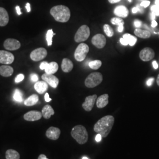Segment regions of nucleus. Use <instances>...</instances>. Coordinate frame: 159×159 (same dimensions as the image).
I'll use <instances>...</instances> for the list:
<instances>
[{
	"label": "nucleus",
	"mask_w": 159,
	"mask_h": 159,
	"mask_svg": "<svg viewBox=\"0 0 159 159\" xmlns=\"http://www.w3.org/2000/svg\"><path fill=\"white\" fill-rule=\"evenodd\" d=\"M47 56V51L44 48L35 49L30 54V58L34 61H39L45 58Z\"/></svg>",
	"instance_id": "0eeeda50"
},
{
	"label": "nucleus",
	"mask_w": 159,
	"mask_h": 159,
	"mask_svg": "<svg viewBox=\"0 0 159 159\" xmlns=\"http://www.w3.org/2000/svg\"><path fill=\"white\" fill-rule=\"evenodd\" d=\"M38 159H48L47 158V157H46V155H44V154H40V156H39V158Z\"/></svg>",
	"instance_id": "864d4df0"
},
{
	"label": "nucleus",
	"mask_w": 159,
	"mask_h": 159,
	"mask_svg": "<svg viewBox=\"0 0 159 159\" xmlns=\"http://www.w3.org/2000/svg\"><path fill=\"white\" fill-rule=\"evenodd\" d=\"M140 1H144V0H140Z\"/></svg>",
	"instance_id": "bf43d9fd"
},
{
	"label": "nucleus",
	"mask_w": 159,
	"mask_h": 159,
	"mask_svg": "<svg viewBox=\"0 0 159 159\" xmlns=\"http://www.w3.org/2000/svg\"><path fill=\"white\" fill-rule=\"evenodd\" d=\"M117 30H118V31L119 33H121L124 30V25H119Z\"/></svg>",
	"instance_id": "a18cd8bd"
},
{
	"label": "nucleus",
	"mask_w": 159,
	"mask_h": 159,
	"mask_svg": "<svg viewBox=\"0 0 159 159\" xmlns=\"http://www.w3.org/2000/svg\"><path fill=\"white\" fill-rule=\"evenodd\" d=\"M108 2L111 4H115V3H117L120 2L121 0H108Z\"/></svg>",
	"instance_id": "de8ad7c7"
},
{
	"label": "nucleus",
	"mask_w": 159,
	"mask_h": 159,
	"mask_svg": "<svg viewBox=\"0 0 159 159\" xmlns=\"http://www.w3.org/2000/svg\"><path fill=\"white\" fill-rule=\"evenodd\" d=\"M30 79L33 82H37V81L39 80V75L35 73L31 74L30 75Z\"/></svg>",
	"instance_id": "f704fd0d"
},
{
	"label": "nucleus",
	"mask_w": 159,
	"mask_h": 159,
	"mask_svg": "<svg viewBox=\"0 0 159 159\" xmlns=\"http://www.w3.org/2000/svg\"><path fill=\"white\" fill-rule=\"evenodd\" d=\"M111 23L113 25H124L125 22L123 20L120 18L119 17H114L111 19Z\"/></svg>",
	"instance_id": "2f4dec72"
},
{
	"label": "nucleus",
	"mask_w": 159,
	"mask_h": 159,
	"mask_svg": "<svg viewBox=\"0 0 159 159\" xmlns=\"http://www.w3.org/2000/svg\"><path fill=\"white\" fill-rule=\"evenodd\" d=\"M152 64H153V66L154 69H157L158 68V64H157L156 61H153Z\"/></svg>",
	"instance_id": "49530a36"
},
{
	"label": "nucleus",
	"mask_w": 159,
	"mask_h": 159,
	"mask_svg": "<svg viewBox=\"0 0 159 159\" xmlns=\"http://www.w3.org/2000/svg\"><path fill=\"white\" fill-rule=\"evenodd\" d=\"M50 14L56 21L60 23L67 22L71 16L70 9L63 5L53 7L50 10Z\"/></svg>",
	"instance_id": "f03ea898"
},
{
	"label": "nucleus",
	"mask_w": 159,
	"mask_h": 159,
	"mask_svg": "<svg viewBox=\"0 0 159 159\" xmlns=\"http://www.w3.org/2000/svg\"><path fill=\"white\" fill-rule=\"evenodd\" d=\"M6 159H20V156L19 153L15 150L8 149L6 153Z\"/></svg>",
	"instance_id": "a878e982"
},
{
	"label": "nucleus",
	"mask_w": 159,
	"mask_h": 159,
	"mask_svg": "<svg viewBox=\"0 0 159 159\" xmlns=\"http://www.w3.org/2000/svg\"><path fill=\"white\" fill-rule=\"evenodd\" d=\"M123 38L125 39L128 42L129 45H130L131 47L134 46L136 44L137 40L135 37L131 35L130 34H124V35L123 36Z\"/></svg>",
	"instance_id": "bb28decb"
},
{
	"label": "nucleus",
	"mask_w": 159,
	"mask_h": 159,
	"mask_svg": "<svg viewBox=\"0 0 159 159\" xmlns=\"http://www.w3.org/2000/svg\"><path fill=\"white\" fill-rule=\"evenodd\" d=\"M152 11L154 12L156 16H159V6L154 5L151 7Z\"/></svg>",
	"instance_id": "473e14b6"
},
{
	"label": "nucleus",
	"mask_w": 159,
	"mask_h": 159,
	"mask_svg": "<svg viewBox=\"0 0 159 159\" xmlns=\"http://www.w3.org/2000/svg\"><path fill=\"white\" fill-rule=\"evenodd\" d=\"M42 116L43 115L41 112H40L39 111L33 110V111H30L27 113L25 114L24 115V119L28 121H37L41 119Z\"/></svg>",
	"instance_id": "4468645a"
},
{
	"label": "nucleus",
	"mask_w": 159,
	"mask_h": 159,
	"mask_svg": "<svg viewBox=\"0 0 159 159\" xmlns=\"http://www.w3.org/2000/svg\"><path fill=\"white\" fill-rule=\"evenodd\" d=\"M25 8H26L27 11L28 12H30L31 11V6H30V3L27 2V3L26 4Z\"/></svg>",
	"instance_id": "c03bdc74"
},
{
	"label": "nucleus",
	"mask_w": 159,
	"mask_h": 159,
	"mask_svg": "<svg viewBox=\"0 0 159 159\" xmlns=\"http://www.w3.org/2000/svg\"><path fill=\"white\" fill-rule=\"evenodd\" d=\"M44 99H45V101L46 102H50L51 101V98H50L49 96V94L48 93H46V94H45V96H44Z\"/></svg>",
	"instance_id": "a19ab883"
},
{
	"label": "nucleus",
	"mask_w": 159,
	"mask_h": 159,
	"mask_svg": "<svg viewBox=\"0 0 159 159\" xmlns=\"http://www.w3.org/2000/svg\"><path fill=\"white\" fill-rule=\"evenodd\" d=\"M89 51V47L84 43L80 44L74 52V58L77 61H83Z\"/></svg>",
	"instance_id": "423d86ee"
},
{
	"label": "nucleus",
	"mask_w": 159,
	"mask_h": 159,
	"mask_svg": "<svg viewBox=\"0 0 159 159\" xmlns=\"http://www.w3.org/2000/svg\"><path fill=\"white\" fill-rule=\"evenodd\" d=\"M14 61V56L9 51L0 50V63L11 64Z\"/></svg>",
	"instance_id": "1a4fd4ad"
},
{
	"label": "nucleus",
	"mask_w": 159,
	"mask_h": 159,
	"mask_svg": "<svg viewBox=\"0 0 159 159\" xmlns=\"http://www.w3.org/2000/svg\"><path fill=\"white\" fill-rule=\"evenodd\" d=\"M39 100V96L37 94H33L31 96L28 97L25 101L24 104L27 106H33L35 104H36Z\"/></svg>",
	"instance_id": "b1692460"
},
{
	"label": "nucleus",
	"mask_w": 159,
	"mask_h": 159,
	"mask_svg": "<svg viewBox=\"0 0 159 159\" xmlns=\"http://www.w3.org/2000/svg\"><path fill=\"white\" fill-rule=\"evenodd\" d=\"M103 29L105 34H106V35H107L108 37H111L114 35L113 30L108 24H105L103 27Z\"/></svg>",
	"instance_id": "7c9ffc66"
},
{
	"label": "nucleus",
	"mask_w": 159,
	"mask_h": 159,
	"mask_svg": "<svg viewBox=\"0 0 159 159\" xmlns=\"http://www.w3.org/2000/svg\"><path fill=\"white\" fill-rule=\"evenodd\" d=\"M43 117L46 119H49L51 116L54 114V110L50 105H46L41 111Z\"/></svg>",
	"instance_id": "4be33fe9"
},
{
	"label": "nucleus",
	"mask_w": 159,
	"mask_h": 159,
	"mask_svg": "<svg viewBox=\"0 0 159 159\" xmlns=\"http://www.w3.org/2000/svg\"><path fill=\"white\" fill-rule=\"evenodd\" d=\"M120 43H121L122 45H123V46H127V45L129 44H128V42H127L125 39H123V38H121V39H120Z\"/></svg>",
	"instance_id": "ea45409f"
},
{
	"label": "nucleus",
	"mask_w": 159,
	"mask_h": 159,
	"mask_svg": "<svg viewBox=\"0 0 159 159\" xmlns=\"http://www.w3.org/2000/svg\"><path fill=\"white\" fill-rule=\"evenodd\" d=\"M102 63L100 60H93L91 61L90 63H89V66L90 68L93 69V70H97L100 68L102 66Z\"/></svg>",
	"instance_id": "c85d7f7f"
},
{
	"label": "nucleus",
	"mask_w": 159,
	"mask_h": 159,
	"mask_svg": "<svg viewBox=\"0 0 159 159\" xmlns=\"http://www.w3.org/2000/svg\"><path fill=\"white\" fill-rule=\"evenodd\" d=\"M139 12V9H138V8H137V7H134L133 9H132V12L133 13V14H136L137 12Z\"/></svg>",
	"instance_id": "09e8293b"
},
{
	"label": "nucleus",
	"mask_w": 159,
	"mask_h": 159,
	"mask_svg": "<svg viewBox=\"0 0 159 159\" xmlns=\"http://www.w3.org/2000/svg\"><path fill=\"white\" fill-rule=\"evenodd\" d=\"M155 5L159 6V0H156L155 1Z\"/></svg>",
	"instance_id": "5fc2aeb1"
},
{
	"label": "nucleus",
	"mask_w": 159,
	"mask_h": 159,
	"mask_svg": "<svg viewBox=\"0 0 159 159\" xmlns=\"http://www.w3.org/2000/svg\"><path fill=\"white\" fill-rule=\"evenodd\" d=\"M16 11H17V14L18 15H21L22 14V12L21 11V9H20V7L19 6H17L16 7Z\"/></svg>",
	"instance_id": "37998d69"
},
{
	"label": "nucleus",
	"mask_w": 159,
	"mask_h": 159,
	"mask_svg": "<svg viewBox=\"0 0 159 159\" xmlns=\"http://www.w3.org/2000/svg\"><path fill=\"white\" fill-rule=\"evenodd\" d=\"M34 89L40 94H43L46 93L48 89V84L45 81H37L34 84Z\"/></svg>",
	"instance_id": "a211bd4d"
},
{
	"label": "nucleus",
	"mask_w": 159,
	"mask_h": 159,
	"mask_svg": "<svg viewBox=\"0 0 159 159\" xmlns=\"http://www.w3.org/2000/svg\"><path fill=\"white\" fill-rule=\"evenodd\" d=\"M102 135L98 133V134H97L96 136V141L97 142H100L102 140Z\"/></svg>",
	"instance_id": "79ce46f5"
},
{
	"label": "nucleus",
	"mask_w": 159,
	"mask_h": 159,
	"mask_svg": "<svg viewBox=\"0 0 159 159\" xmlns=\"http://www.w3.org/2000/svg\"><path fill=\"white\" fill-rule=\"evenodd\" d=\"M14 73V69L13 68L8 65H3L0 66V75L8 77H10Z\"/></svg>",
	"instance_id": "aec40b11"
},
{
	"label": "nucleus",
	"mask_w": 159,
	"mask_h": 159,
	"mask_svg": "<svg viewBox=\"0 0 159 159\" xmlns=\"http://www.w3.org/2000/svg\"><path fill=\"white\" fill-rule=\"evenodd\" d=\"M154 78H150L148 80V81H147V82H146V84L147 85H148V87H150V86H151V85L153 84V83L154 81Z\"/></svg>",
	"instance_id": "58836bf2"
},
{
	"label": "nucleus",
	"mask_w": 159,
	"mask_h": 159,
	"mask_svg": "<svg viewBox=\"0 0 159 159\" xmlns=\"http://www.w3.org/2000/svg\"><path fill=\"white\" fill-rule=\"evenodd\" d=\"M97 96L94 94L93 96H87L85 99V102L82 104L83 108L87 111H90L93 108L95 102H96Z\"/></svg>",
	"instance_id": "ddd939ff"
},
{
	"label": "nucleus",
	"mask_w": 159,
	"mask_h": 159,
	"mask_svg": "<svg viewBox=\"0 0 159 159\" xmlns=\"http://www.w3.org/2000/svg\"><path fill=\"white\" fill-rule=\"evenodd\" d=\"M92 44L97 48L101 49L104 47L106 44V39L104 35L97 34L95 35L91 39Z\"/></svg>",
	"instance_id": "6e6552de"
},
{
	"label": "nucleus",
	"mask_w": 159,
	"mask_h": 159,
	"mask_svg": "<svg viewBox=\"0 0 159 159\" xmlns=\"http://www.w3.org/2000/svg\"><path fill=\"white\" fill-rule=\"evenodd\" d=\"M114 123V118L113 116H106L102 117L94 125V131L102 135V137H106L112 129Z\"/></svg>",
	"instance_id": "f257e3e1"
},
{
	"label": "nucleus",
	"mask_w": 159,
	"mask_h": 159,
	"mask_svg": "<svg viewBox=\"0 0 159 159\" xmlns=\"http://www.w3.org/2000/svg\"><path fill=\"white\" fill-rule=\"evenodd\" d=\"M128 1H129V2H131V1H132V0H128Z\"/></svg>",
	"instance_id": "13d9d810"
},
{
	"label": "nucleus",
	"mask_w": 159,
	"mask_h": 159,
	"mask_svg": "<svg viewBox=\"0 0 159 159\" xmlns=\"http://www.w3.org/2000/svg\"><path fill=\"white\" fill-rule=\"evenodd\" d=\"M4 47L6 50L14 51L21 47V43L18 40L14 39H8L4 43Z\"/></svg>",
	"instance_id": "9d476101"
},
{
	"label": "nucleus",
	"mask_w": 159,
	"mask_h": 159,
	"mask_svg": "<svg viewBox=\"0 0 159 159\" xmlns=\"http://www.w3.org/2000/svg\"><path fill=\"white\" fill-rule=\"evenodd\" d=\"M157 84L159 86V74L157 76Z\"/></svg>",
	"instance_id": "6e6d98bb"
},
{
	"label": "nucleus",
	"mask_w": 159,
	"mask_h": 159,
	"mask_svg": "<svg viewBox=\"0 0 159 159\" xmlns=\"http://www.w3.org/2000/svg\"><path fill=\"white\" fill-rule=\"evenodd\" d=\"M156 14H155V13L154 12H152V13L150 14V17H151V19L152 20H155V18H156Z\"/></svg>",
	"instance_id": "8fccbe9b"
},
{
	"label": "nucleus",
	"mask_w": 159,
	"mask_h": 159,
	"mask_svg": "<svg viewBox=\"0 0 159 159\" xmlns=\"http://www.w3.org/2000/svg\"><path fill=\"white\" fill-rule=\"evenodd\" d=\"M150 2L149 1L144 0V1H143L142 2H141L140 6H142V7H144V8H146L150 5Z\"/></svg>",
	"instance_id": "c9c22d12"
},
{
	"label": "nucleus",
	"mask_w": 159,
	"mask_h": 159,
	"mask_svg": "<svg viewBox=\"0 0 159 159\" xmlns=\"http://www.w3.org/2000/svg\"><path fill=\"white\" fill-rule=\"evenodd\" d=\"M61 134L60 129L55 127H50L46 131V135L47 138L52 140H56L58 139Z\"/></svg>",
	"instance_id": "2eb2a0df"
},
{
	"label": "nucleus",
	"mask_w": 159,
	"mask_h": 159,
	"mask_svg": "<svg viewBox=\"0 0 159 159\" xmlns=\"http://www.w3.org/2000/svg\"><path fill=\"white\" fill-rule=\"evenodd\" d=\"M82 159H89L87 157H83V158H82Z\"/></svg>",
	"instance_id": "4d7b16f0"
},
{
	"label": "nucleus",
	"mask_w": 159,
	"mask_h": 159,
	"mask_svg": "<svg viewBox=\"0 0 159 159\" xmlns=\"http://www.w3.org/2000/svg\"><path fill=\"white\" fill-rule=\"evenodd\" d=\"M73 63L68 58H64L61 63V69L64 73H69L73 68Z\"/></svg>",
	"instance_id": "412c9836"
},
{
	"label": "nucleus",
	"mask_w": 159,
	"mask_h": 159,
	"mask_svg": "<svg viewBox=\"0 0 159 159\" xmlns=\"http://www.w3.org/2000/svg\"><path fill=\"white\" fill-rule=\"evenodd\" d=\"M134 34L142 39H148L151 37V33L148 30L137 29L134 31Z\"/></svg>",
	"instance_id": "393cba45"
},
{
	"label": "nucleus",
	"mask_w": 159,
	"mask_h": 159,
	"mask_svg": "<svg viewBox=\"0 0 159 159\" xmlns=\"http://www.w3.org/2000/svg\"><path fill=\"white\" fill-rule=\"evenodd\" d=\"M90 35V30L89 27L83 25L80 27L74 36V40L76 43H81L87 40Z\"/></svg>",
	"instance_id": "39448f33"
},
{
	"label": "nucleus",
	"mask_w": 159,
	"mask_h": 159,
	"mask_svg": "<svg viewBox=\"0 0 159 159\" xmlns=\"http://www.w3.org/2000/svg\"><path fill=\"white\" fill-rule=\"evenodd\" d=\"M58 70V65L56 62H51L48 63L45 68V72L47 74H54Z\"/></svg>",
	"instance_id": "5701e85b"
},
{
	"label": "nucleus",
	"mask_w": 159,
	"mask_h": 159,
	"mask_svg": "<svg viewBox=\"0 0 159 159\" xmlns=\"http://www.w3.org/2000/svg\"><path fill=\"white\" fill-rule=\"evenodd\" d=\"M71 135L80 144H84L88 141L89 134L86 129L83 125L74 126L71 131Z\"/></svg>",
	"instance_id": "7ed1b4c3"
},
{
	"label": "nucleus",
	"mask_w": 159,
	"mask_h": 159,
	"mask_svg": "<svg viewBox=\"0 0 159 159\" xmlns=\"http://www.w3.org/2000/svg\"><path fill=\"white\" fill-rule=\"evenodd\" d=\"M48 63H47V61H43L40 64V68L41 70H45L47 66L48 65Z\"/></svg>",
	"instance_id": "e433bc0d"
},
{
	"label": "nucleus",
	"mask_w": 159,
	"mask_h": 159,
	"mask_svg": "<svg viewBox=\"0 0 159 159\" xmlns=\"http://www.w3.org/2000/svg\"><path fill=\"white\" fill-rule=\"evenodd\" d=\"M154 55L155 54L152 48L146 47L140 52L139 57L143 61H148L153 58Z\"/></svg>",
	"instance_id": "9b49d317"
},
{
	"label": "nucleus",
	"mask_w": 159,
	"mask_h": 159,
	"mask_svg": "<svg viewBox=\"0 0 159 159\" xmlns=\"http://www.w3.org/2000/svg\"><path fill=\"white\" fill-rule=\"evenodd\" d=\"M9 21L8 13L3 7H0V26L4 27Z\"/></svg>",
	"instance_id": "f3484780"
},
{
	"label": "nucleus",
	"mask_w": 159,
	"mask_h": 159,
	"mask_svg": "<svg viewBox=\"0 0 159 159\" xmlns=\"http://www.w3.org/2000/svg\"><path fill=\"white\" fill-rule=\"evenodd\" d=\"M14 100L17 102H21L23 101V93L22 91L19 89H16L14 95H13Z\"/></svg>",
	"instance_id": "cd10ccee"
},
{
	"label": "nucleus",
	"mask_w": 159,
	"mask_h": 159,
	"mask_svg": "<svg viewBox=\"0 0 159 159\" xmlns=\"http://www.w3.org/2000/svg\"><path fill=\"white\" fill-rule=\"evenodd\" d=\"M24 79V75L23 74H20L18 75L15 79V83H18L22 81Z\"/></svg>",
	"instance_id": "72a5a7b5"
},
{
	"label": "nucleus",
	"mask_w": 159,
	"mask_h": 159,
	"mask_svg": "<svg viewBox=\"0 0 159 159\" xmlns=\"http://www.w3.org/2000/svg\"><path fill=\"white\" fill-rule=\"evenodd\" d=\"M108 103V95L104 94L98 97L97 99L96 105L98 108H102L106 107Z\"/></svg>",
	"instance_id": "6ab92c4d"
},
{
	"label": "nucleus",
	"mask_w": 159,
	"mask_h": 159,
	"mask_svg": "<svg viewBox=\"0 0 159 159\" xmlns=\"http://www.w3.org/2000/svg\"><path fill=\"white\" fill-rule=\"evenodd\" d=\"M114 14L119 18H126L129 15V10L125 6H117L114 10Z\"/></svg>",
	"instance_id": "dca6fc26"
},
{
	"label": "nucleus",
	"mask_w": 159,
	"mask_h": 159,
	"mask_svg": "<svg viewBox=\"0 0 159 159\" xmlns=\"http://www.w3.org/2000/svg\"><path fill=\"white\" fill-rule=\"evenodd\" d=\"M102 81V74L100 73H92L85 80V85L88 88H94L99 85Z\"/></svg>",
	"instance_id": "20e7f679"
},
{
	"label": "nucleus",
	"mask_w": 159,
	"mask_h": 159,
	"mask_svg": "<svg viewBox=\"0 0 159 159\" xmlns=\"http://www.w3.org/2000/svg\"><path fill=\"white\" fill-rule=\"evenodd\" d=\"M157 25V23L155 20H153V21H152V27L154 28V27H156Z\"/></svg>",
	"instance_id": "603ef678"
},
{
	"label": "nucleus",
	"mask_w": 159,
	"mask_h": 159,
	"mask_svg": "<svg viewBox=\"0 0 159 159\" xmlns=\"http://www.w3.org/2000/svg\"><path fill=\"white\" fill-rule=\"evenodd\" d=\"M41 78L43 80L45 81L48 84H49L54 89L57 88V86L59 84V80L57 77H56L53 74L45 73L42 75Z\"/></svg>",
	"instance_id": "f8f14e48"
},
{
	"label": "nucleus",
	"mask_w": 159,
	"mask_h": 159,
	"mask_svg": "<svg viewBox=\"0 0 159 159\" xmlns=\"http://www.w3.org/2000/svg\"><path fill=\"white\" fill-rule=\"evenodd\" d=\"M55 35H56V34L53 33V31H52V29L51 30H49L47 31V34H46V40H47V41L48 46H50L52 45V37Z\"/></svg>",
	"instance_id": "c756f323"
},
{
	"label": "nucleus",
	"mask_w": 159,
	"mask_h": 159,
	"mask_svg": "<svg viewBox=\"0 0 159 159\" xmlns=\"http://www.w3.org/2000/svg\"><path fill=\"white\" fill-rule=\"evenodd\" d=\"M137 8L139 9V12H140V13H143L144 12V10L143 9L142 6H140H140H137Z\"/></svg>",
	"instance_id": "3c124183"
},
{
	"label": "nucleus",
	"mask_w": 159,
	"mask_h": 159,
	"mask_svg": "<svg viewBox=\"0 0 159 159\" xmlns=\"http://www.w3.org/2000/svg\"><path fill=\"white\" fill-rule=\"evenodd\" d=\"M142 22L139 20H136L134 23V25L136 28H140L142 26Z\"/></svg>",
	"instance_id": "4c0bfd02"
}]
</instances>
